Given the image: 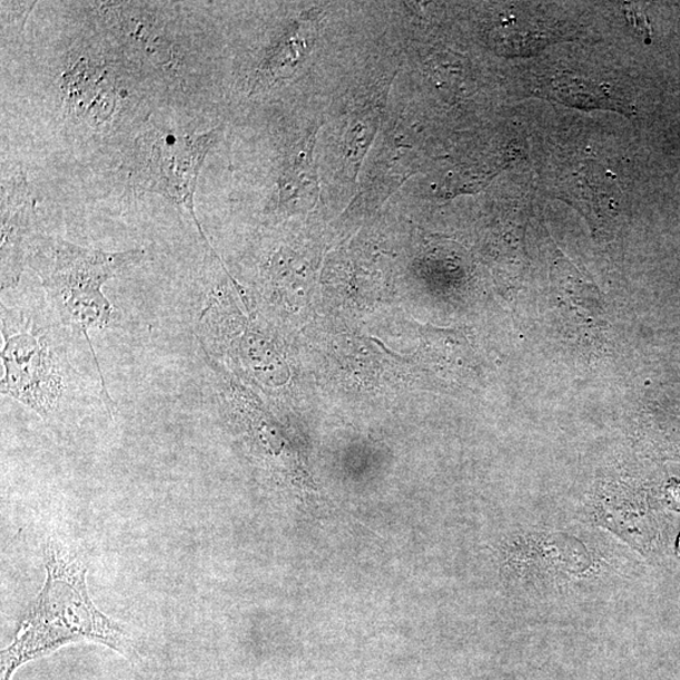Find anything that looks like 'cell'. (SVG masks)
Returning <instances> with one entry per match:
<instances>
[{
  "instance_id": "obj_1",
  "label": "cell",
  "mask_w": 680,
  "mask_h": 680,
  "mask_svg": "<svg viewBox=\"0 0 680 680\" xmlns=\"http://www.w3.org/2000/svg\"><path fill=\"white\" fill-rule=\"evenodd\" d=\"M46 581L16 637L0 656V680L66 645L99 643L129 657L136 643L129 630L96 608L88 590V568L56 540L45 545Z\"/></svg>"
},
{
  "instance_id": "obj_2",
  "label": "cell",
  "mask_w": 680,
  "mask_h": 680,
  "mask_svg": "<svg viewBox=\"0 0 680 680\" xmlns=\"http://www.w3.org/2000/svg\"><path fill=\"white\" fill-rule=\"evenodd\" d=\"M141 250L105 253L73 245L62 239L37 237L27 263L41 277L48 302L66 325L78 329L89 344L98 368L105 405L111 412L114 402L107 388L89 332L108 327L112 306L102 286L127 267L138 264Z\"/></svg>"
},
{
  "instance_id": "obj_3",
  "label": "cell",
  "mask_w": 680,
  "mask_h": 680,
  "mask_svg": "<svg viewBox=\"0 0 680 680\" xmlns=\"http://www.w3.org/2000/svg\"><path fill=\"white\" fill-rule=\"evenodd\" d=\"M2 394L48 418L65 395V364L32 321L2 304Z\"/></svg>"
},
{
  "instance_id": "obj_4",
  "label": "cell",
  "mask_w": 680,
  "mask_h": 680,
  "mask_svg": "<svg viewBox=\"0 0 680 680\" xmlns=\"http://www.w3.org/2000/svg\"><path fill=\"white\" fill-rule=\"evenodd\" d=\"M146 137L140 140V157L136 166L137 186L186 208L208 245L195 213L194 198L200 168L207 152L217 141L219 131L187 137L155 132Z\"/></svg>"
},
{
  "instance_id": "obj_5",
  "label": "cell",
  "mask_w": 680,
  "mask_h": 680,
  "mask_svg": "<svg viewBox=\"0 0 680 680\" xmlns=\"http://www.w3.org/2000/svg\"><path fill=\"white\" fill-rule=\"evenodd\" d=\"M35 199L21 171L2 189V289L21 279L24 262L36 242Z\"/></svg>"
},
{
  "instance_id": "obj_6",
  "label": "cell",
  "mask_w": 680,
  "mask_h": 680,
  "mask_svg": "<svg viewBox=\"0 0 680 680\" xmlns=\"http://www.w3.org/2000/svg\"><path fill=\"white\" fill-rule=\"evenodd\" d=\"M550 93L568 107L580 109H607L631 115L633 108L610 88L579 76L561 73L550 83Z\"/></svg>"
}]
</instances>
